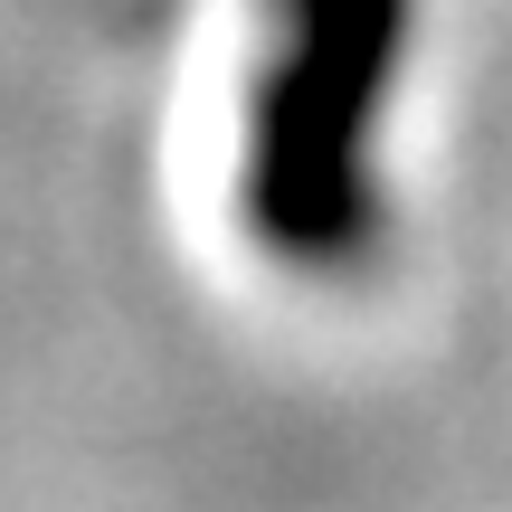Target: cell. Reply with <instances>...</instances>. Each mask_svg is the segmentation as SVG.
I'll list each match as a JSON object with an SVG mask.
<instances>
[{"mask_svg": "<svg viewBox=\"0 0 512 512\" xmlns=\"http://www.w3.org/2000/svg\"><path fill=\"white\" fill-rule=\"evenodd\" d=\"M399 0H285V48L256 86L247 219L285 256H342L370 219L361 114L389 86Z\"/></svg>", "mask_w": 512, "mask_h": 512, "instance_id": "cell-1", "label": "cell"}]
</instances>
